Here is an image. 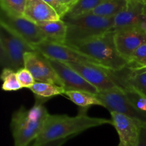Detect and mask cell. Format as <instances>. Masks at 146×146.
I'll return each mask as SVG.
<instances>
[{
    "label": "cell",
    "mask_w": 146,
    "mask_h": 146,
    "mask_svg": "<svg viewBox=\"0 0 146 146\" xmlns=\"http://www.w3.org/2000/svg\"><path fill=\"white\" fill-rule=\"evenodd\" d=\"M106 124L112 125L111 119L90 117L84 110H81L76 116L49 114L42 131L31 146H40L51 141L70 138L89 128Z\"/></svg>",
    "instance_id": "1"
},
{
    "label": "cell",
    "mask_w": 146,
    "mask_h": 146,
    "mask_svg": "<svg viewBox=\"0 0 146 146\" xmlns=\"http://www.w3.org/2000/svg\"><path fill=\"white\" fill-rule=\"evenodd\" d=\"M49 115L44 104L35 102L30 109L21 107L13 114L11 121L14 146H29L38 138Z\"/></svg>",
    "instance_id": "2"
},
{
    "label": "cell",
    "mask_w": 146,
    "mask_h": 146,
    "mask_svg": "<svg viewBox=\"0 0 146 146\" xmlns=\"http://www.w3.org/2000/svg\"><path fill=\"white\" fill-rule=\"evenodd\" d=\"M66 46L94 58L103 67L113 71L123 69L128 64V61L117 51L113 30L89 39Z\"/></svg>",
    "instance_id": "3"
},
{
    "label": "cell",
    "mask_w": 146,
    "mask_h": 146,
    "mask_svg": "<svg viewBox=\"0 0 146 146\" xmlns=\"http://www.w3.org/2000/svg\"><path fill=\"white\" fill-rule=\"evenodd\" d=\"M62 19L67 26L65 45L89 39L113 29L114 17H101L91 13Z\"/></svg>",
    "instance_id": "4"
},
{
    "label": "cell",
    "mask_w": 146,
    "mask_h": 146,
    "mask_svg": "<svg viewBox=\"0 0 146 146\" xmlns=\"http://www.w3.org/2000/svg\"><path fill=\"white\" fill-rule=\"evenodd\" d=\"M35 51L34 47L0 25V62L2 69L9 68L17 72L24 67V54Z\"/></svg>",
    "instance_id": "5"
},
{
    "label": "cell",
    "mask_w": 146,
    "mask_h": 146,
    "mask_svg": "<svg viewBox=\"0 0 146 146\" xmlns=\"http://www.w3.org/2000/svg\"><path fill=\"white\" fill-rule=\"evenodd\" d=\"M0 25L33 47L46 40L36 24L26 17L11 15L2 9L0 14Z\"/></svg>",
    "instance_id": "6"
},
{
    "label": "cell",
    "mask_w": 146,
    "mask_h": 146,
    "mask_svg": "<svg viewBox=\"0 0 146 146\" xmlns=\"http://www.w3.org/2000/svg\"><path fill=\"white\" fill-rule=\"evenodd\" d=\"M96 96L102 103L103 106L107 108L110 113L123 114L146 125V113L136 109L127 99L121 88L98 92Z\"/></svg>",
    "instance_id": "7"
},
{
    "label": "cell",
    "mask_w": 146,
    "mask_h": 146,
    "mask_svg": "<svg viewBox=\"0 0 146 146\" xmlns=\"http://www.w3.org/2000/svg\"><path fill=\"white\" fill-rule=\"evenodd\" d=\"M34 48L39 51L47 58L64 63H84L103 67L94 58L71 48L65 44H56L45 40L34 46Z\"/></svg>",
    "instance_id": "8"
},
{
    "label": "cell",
    "mask_w": 146,
    "mask_h": 146,
    "mask_svg": "<svg viewBox=\"0 0 146 146\" xmlns=\"http://www.w3.org/2000/svg\"><path fill=\"white\" fill-rule=\"evenodd\" d=\"M24 68L30 71L36 82L49 83L64 87L48 58L39 51H31L24 54Z\"/></svg>",
    "instance_id": "9"
},
{
    "label": "cell",
    "mask_w": 146,
    "mask_h": 146,
    "mask_svg": "<svg viewBox=\"0 0 146 146\" xmlns=\"http://www.w3.org/2000/svg\"><path fill=\"white\" fill-rule=\"evenodd\" d=\"M113 31L114 42L118 54L129 62L135 50L146 43V31L140 27H128Z\"/></svg>",
    "instance_id": "10"
},
{
    "label": "cell",
    "mask_w": 146,
    "mask_h": 146,
    "mask_svg": "<svg viewBox=\"0 0 146 146\" xmlns=\"http://www.w3.org/2000/svg\"><path fill=\"white\" fill-rule=\"evenodd\" d=\"M78 73L84 79L98 89V92L118 88L108 75L107 69L99 66L84 63H65Z\"/></svg>",
    "instance_id": "11"
},
{
    "label": "cell",
    "mask_w": 146,
    "mask_h": 146,
    "mask_svg": "<svg viewBox=\"0 0 146 146\" xmlns=\"http://www.w3.org/2000/svg\"><path fill=\"white\" fill-rule=\"evenodd\" d=\"M51 66L62 81L64 88L67 91H82L97 95L98 91L96 87L86 81L77 71L66 64L48 58Z\"/></svg>",
    "instance_id": "12"
},
{
    "label": "cell",
    "mask_w": 146,
    "mask_h": 146,
    "mask_svg": "<svg viewBox=\"0 0 146 146\" xmlns=\"http://www.w3.org/2000/svg\"><path fill=\"white\" fill-rule=\"evenodd\" d=\"M111 116L112 125L119 136L118 146H136L143 125L133 118L116 112H111Z\"/></svg>",
    "instance_id": "13"
},
{
    "label": "cell",
    "mask_w": 146,
    "mask_h": 146,
    "mask_svg": "<svg viewBox=\"0 0 146 146\" xmlns=\"http://www.w3.org/2000/svg\"><path fill=\"white\" fill-rule=\"evenodd\" d=\"M143 7L144 3L141 0H128L125 8L114 17L113 30L115 31L128 27H140L146 31Z\"/></svg>",
    "instance_id": "14"
},
{
    "label": "cell",
    "mask_w": 146,
    "mask_h": 146,
    "mask_svg": "<svg viewBox=\"0 0 146 146\" xmlns=\"http://www.w3.org/2000/svg\"><path fill=\"white\" fill-rule=\"evenodd\" d=\"M24 17L36 24L61 19L56 11L43 0H27Z\"/></svg>",
    "instance_id": "15"
},
{
    "label": "cell",
    "mask_w": 146,
    "mask_h": 146,
    "mask_svg": "<svg viewBox=\"0 0 146 146\" xmlns=\"http://www.w3.org/2000/svg\"><path fill=\"white\" fill-rule=\"evenodd\" d=\"M46 39L56 44H64L66 39L67 26L63 19L46 21L37 24Z\"/></svg>",
    "instance_id": "16"
},
{
    "label": "cell",
    "mask_w": 146,
    "mask_h": 146,
    "mask_svg": "<svg viewBox=\"0 0 146 146\" xmlns=\"http://www.w3.org/2000/svg\"><path fill=\"white\" fill-rule=\"evenodd\" d=\"M113 71L117 77L125 81L146 97V71H134L127 66L119 71Z\"/></svg>",
    "instance_id": "17"
},
{
    "label": "cell",
    "mask_w": 146,
    "mask_h": 146,
    "mask_svg": "<svg viewBox=\"0 0 146 146\" xmlns=\"http://www.w3.org/2000/svg\"><path fill=\"white\" fill-rule=\"evenodd\" d=\"M35 96V102L44 104L46 101L62 95L66 92L65 88L63 86L49 84V83L36 82L29 88Z\"/></svg>",
    "instance_id": "18"
},
{
    "label": "cell",
    "mask_w": 146,
    "mask_h": 146,
    "mask_svg": "<svg viewBox=\"0 0 146 146\" xmlns=\"http://www.w3.org/2000/svg\"><path fill=\"white\" fill-rule=\"evenodd\" d=\"M66 96L76 105L81 107V110L86 111L91 106H101L102 103L97 98L96 95L89 92L82 91H67L65 92Z\"/></svg>",
    "instance_id": "19"
},
{
    "label": "cell",
    "mask_w": 146,
    "mask_h": 146,
    "mask_svg": "<svg viewBox=\"0 0 146 146\" xmlns=\"http://www.w3.org/2000/svg\"><path fill=\"white\" fill-rule=\"evenodd\" d=\"M128 0H105L91 14L104 17H114L126 6Z\"/></svg>",
    "instance_id": "20"
},
{
    "label": "cell",
    "mask_w": 146,
    "mask_h": 146,
    "mask_svg": "<svg viewBox=\"0 0 146 146\" xmlns=\"http://www.w3.org/2000/svg\"><path fill=\"white\" fill-rule=\"evenodd\" d=\"M104 1L105 0H79L75 5L70 9L64 18H74L89 14Z\"/></svg>",
    "instance_id": "21"
},
{
    "label": "cell",
    "mask_w": 146,
    "mask_h": 146,
    "mask_svg": "<svg viewBox=\"0 0 146 146\" xmlns=\"http://www.w3.org/2000/svg\"><path fill=\"white\" fill-rule=\"evenodd\" d=\"M2 89L5 91H17L23 88L19 81L17 72L9 68H4L1 74Z\"/></svg>",
    "instance_id": "22"
},
{
    "label": "cell",
    "mask_w": 146,
    "mask_h": 146,
    "mask_svg": "<svg viewBox=\"0 0 146 146\" xmlns=\"http://www.w3.org/2000/svg\"><path fill=\"white\" fill-rule=\"evenodd\" d=\"M27 0H0L1 9L11 15L24 17Z\"/></svg>",
    "instance_id": "23"
},
{
    "label": "cell",
    "mask_w": 146,
    "mask_h": 146,
    "mask_svg": "<svg viewBox=\"0 0 146 146\" xmlns=\"http://www.w3.org/2000/svg\"><path fill=\"white\" fill-rule=\"evenodd\" d=\"M128 66L136 71L144 70L146 66V43L135 50L128 62Z\"/></svg>",
    "instance_id": "24"
},
{
    "label": "cell",
    "mask_w": 146,
    "mask_h": 146,
    "mask_svg": "<svg viewBox=\"0 0 146 146\" xmlns=\"http://www.w3.org/2000/svg\"><path fill=\"white\" fill-rule=\"evenodd\" d=\"M17 76L23 88H30L36 82L32 74L24 67L17 71Z\"/></svg>",
    "instance_id": "25"
},
{
    "label": "cell",
    "mask_w": 146,
    "mask_h": 146,
    "mask_svg": "<svg viewBox=\"0 0 146 146\" xmlns=\"http://www.w3.org/2000/svg\"><path fill=\"white\" fill-rule=\"evenodd\" d=\"M43 1H44L46 3H47L48 5L51 6V7L56 11V13L58 14V15L59 16V17L61 19L66 15L68 11H69V9H68V8L61 5V4L58 2V0H43Z\"/></svg>",
    "instance_id": "26"
},
{
    "label": "cell",
    "mask_w": 146,
    "mask_h": 146,
    "mask_svg": "<svg viewBox=\"0 0 146 146\" xmlns=\"http://www.w3.org/2000/svg\"><path fill=\"white\" fill-rule=\"evenodd\" d=\"M136 146H146V125L141 128L139 140Z\"/></svg>",
    "instance_id": "27"
},
{
    "label": "cell",
    "mask_w": 146,
    "mask_h": 146,
    "mask_svg": "<svg viewBox=\"0 0 146 146\" xmlns=\"http://www.w3.org/2000/svg\"><path fill=\"white\" fill-rule=\"evenodd\" d=\"M68 139H69V138H64V139L57 140V141H51V142L47 143H45L44 144V145H41L40 146H62Z\"/></svg>",
    "instance_id": "28"
},
{
    "label": "cell",
    "mask_w": 146,
    "mask_h": 146,
    "mask_svg": "<svg viewBox=\"0 0 146 146\" xmlns=\"http://www.w3.org/2000/svg\"><path fill=\"white\" fill-rule=\"evenodd\" d=\"M79 0H64V4L66 5V7H67L68 8V9L70 10V9L73 7V6L75 5Z\"/></svg>",
    "instance_id": "29"
},
{
    "label": "cell",
    "mask_w": 146,
    "mask_h": 146,
    "mask_svg": "<svg viewBox=\"0 0 146 146\" xmlns=\"http://www.w3.org/2000/svg\"><path fill=\"white\" fill-rule=\"evenodd\" d=\"M143 17L144 19H145L146 22V4H144V7H143Z\"/></svg>",
    "instance_id": "30"
},
{
    "label": "cell",
    "mask_w": 146,
    "mask_h": 146,
    "mask_svg": "<svg viewBox=\"0 0 146 146\" xmlns=\"http://www.w3.org/2000/svg\"><path fill=\"white\" fill-rule=\"evenodd\" d=\"M58 2H59L60 4H61L62 6H64V7H66V8H68V7H66V5H65V4H64V0H58Z\"/></svg>",
    "instance_id": "31"
},
{
    "label": "cell",
    "mask_w": 146,
    "mask_h": 146,
    "mask_svg": "<svg viewBox=\"0 0 146 146\" xmlns=\"http://www.w3.org/2000/svg\"><path fill=\"white\" fill-rule=\"evenodd\" d=\"M141 1H142L145 4H146V0H141Z\"/></svg>",
    "instance_id": "32"
},
{
    "label": "cell",
    "mask_w": 146,
    "mask_h": 146,
    "mask_svg": "<svg viewBox=\"0 0 146 146\" xmlns=\"http://www.w3.org/2000/svg\"><path fill=\"white\" fill-rule=\"evenodd\" d=\"M143 71H146V66L145 67V68H144V70H143Z\"/></svg>",
    "instance_id": "33"
}]
</instances>
